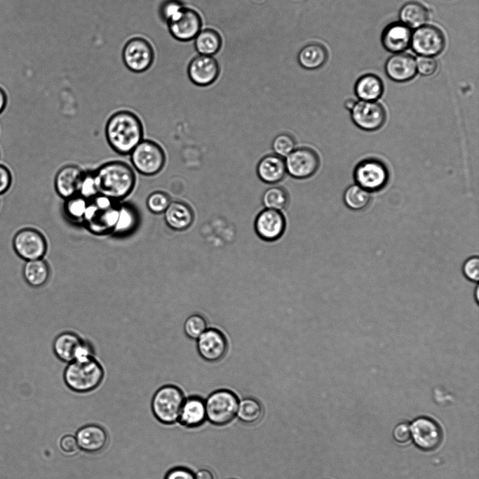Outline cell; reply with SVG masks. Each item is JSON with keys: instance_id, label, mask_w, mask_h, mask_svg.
I'll return each mask as SVG.
<instances>
[{"instance_id": "cell-44", "label": "cell", "mask_w": 479, "mask_h": 479, "mask_svg": "<svg viewBox=\"0 0 479 479\" xmlns=\"http://www.w3.org/2000/svg\"><path fill=\"white\" fill-rule=\"evenodd\" d=\"M392 435L396 442L400 444L407 442L411 439V431L410 424L400 422L393 428Z\"/></svg>"}, {"instance_id": "cell-39", "label": "cell", "mask_w": 479, "mask_h": 479, "mask_svg": "<svg viewBox=\"0 0 479 479\" xmlns=\"http://www.w3.org/2000/svg\"><path fill=\"white\" fill-rule=\"evenodd\" d=\"M295 146V138L287 133L277 135L272 142V148L275 154L283 158L292 152L296 148Z\"/></svg>"}, {"instance_id": "cell-52", "label": "cell", "mask_w": 479, "mask_h": 479, "mask_svg": "<svg viewBox=\"0 0 479 479\" xmlns=\"http://www.w3.org/2000/svg\"></svg>"}, {"instance_id": "cell-25", "label": "cell", "mask_w": 479, "mask_h": 479, "mask_svg": "<svg viewBox=\"0 0 479 479\" xmlns=\"http://www.w3.org/2000/svg\"><path fill=\"white\" fill-rule=\"evenodd\" d=\"M256 171L262 182L276 184L287 174L285 158L276 154L265 155L259 161Z\"/></svg>"}, {"instance_id": "cell-43", "label": "cell", "mask_w": 479, "mask_h": 479, "mask_svg": "<svg viewBox=\"0 0 479 479\" xmlns=\"http://www.w3.org/2000/svg\"><path fill=\"white\" fill-rule=\"evenodd\" d=\"M59 447L60 450L67 456H73L79 450L76 438L72 434L63 435L60 440Z\"/></svg>"}, {"instance_id": "cell-2", "label": "cell", "mask_w": 479, "mask_h": 479, "mask_svg": "<svg viewBox=\"0 0 479 479\" xmlns=\"http://www.w3.org/2000/svg\"><path fill=\"white\" fill-rule=\"evenodd\" d=\"M100 194L119 202L131 193L135 175L125 162L114 161L102 165L95 171Z\"/></svg>"}, {"instance_id": "cell-4", "label": "cell", "mask_w": 479, "mask_h": 479, "mask_svg": "<svg viewBox=\"0 0 479 479\" xmlns=\"http://www.w3.org/2000/svg\"><path fill=\"white\" fill-rule=\"evenodd\" d=\"M120 204L103 195L88 201L83 219L86 228L95 235L112 232L117 221Z\"/></svg>"}, {"instance_id": "cell-32", "label": "cell", "mask_w": 479, "mask_h": 479, "mask_svg": "<svg viewBox=\"0 0 479 479\" xmlns=\"http://www.w3.org/2000/svg\"><path fill=\"white\" fill-rule=\"evenodd\" d=\"M194 44L196 51L201 55L212 56L220 50L222 39L215 30L205 29L200 31L196 35Z\"/></svg>"}, {"instance_id": "cell-9", "label": "cell", "mask_w": 479, "mask_h": 479, "mask_svg": "<svg viewBox=\"0 0 479 479\" xmlns=\"http://www.w3.org/2000/svg\"><path fill=\"white\" fill-rule=\"evenodd\" d=\"M135 169L144 176H154L161 171L166 163V155L156 142L142 140L130 152Z\"/></svg>"}, {"instance_id": "cell-51", "label": "cell", "mask_w": 479, "mask_h": 479, "mask_svg": "<svg viewBox=\"0 0 479 479\" xmlns=\"http://www.w3.org/2000/svg\"><path fill=\"white\" fill-rule=\"evenodd\" d=\"M473 293H474V296H475L474 299H475L476 303L478 304V299H479V296H478V294H479V287H478V285L475 286V288L473 291Z\"/></svg>"}, {"instance_id": "cell-49", "label": "cell", "mask_w": 479, "mask_h": 479, "mask_svg": "<svg viewBox=\"0 0 479 479\" xmlns=\"http://www.w3.org/2000/svg\"><path fill=\"white\" fill-rule=\"evenodd\" d=\"M7 104V97L3 89L0 88V114H1L6 108Z\"/></svg>"}, {"instance_id": "cell-26", "label": "cell", "mask_w": 479, "mask_h": 479, "mask_svg": "<svg viewBox=\"0 0 479 479\" xmlns=\"http://www.w3.org/2000/svg\"><path fill=\"white\" fill-rule=\"evenodd\" d=\"M50 274L49 265L44 258L26 261L22 267L23 278L33 288L45 286Z\"/></svg>"}, {"instance_id": "cell-28", "label": "cell", "mask_w": 479, "mask_h": 479, "mask_svg": "<svg viewBox=\"0 0 479 479\" xmlns=\"http://www.w3.org/2000/svg\"><path fill=\"white\" fill-rule=\"evenodd\" d=\"M354 91L360 100L377 101L384 93V84L377 75L366 74L356 81Z\"/></svg>"}, {"instance_id": "cell-31", "label": "cell", "mask_w": 479, "mask_h": 479, "mask_svg": "<svg viewBox=\"0 0 479 479\" xmlns=\"http://www.w3.org/2000/svg\"><path fill=\"white\" fill-rule=\"evenodd\" d=\"M139 219L138 212L132 204H120L117 221L112 233L117 236L130 234L138 225Z\"/></svg>"}, {"instance_id": "cell-13", "label": "cell", "mask_w": 479, "mask_h": 479, "mask_svg": "<svg viewBox=\"0 0 479 479\" xmlns=\"http://www.w3.org/2000/svg\"><path fill=\"white\" fill-rule=\"evenodd\" d=\"M350 112L354 124L366 131L380 129L386 120V111L384 107L377 101L356 102Z\"/></svg>"}, {"instance_id": "cell-22", "label": "cell", "mask_w": 479, "mask_h": 479, "mask_svg": "<svg viewBox=\"0 0 479 479\" xmlns=\"http://www.w3.org/2000/svg\"><path fill=\"white\" fill-rule=\"evenodd\" d=\"M83 171L77 166L67 165L59 170L55 178V188L64 199L78 195Z\"/></svg>"}, {"instance_id": "cell-40", "label": "cell", "mask_w": 479, "mask_h": 479, "mask_svg": "<svg viewBox=\"0 0 479 479\" xmlns=\"http://www.w3.org/2000/svg\"><path fill=\"white\" fill-rule=\"evenodd\" d=\"M171 202L169 195L162 191H155L151 193L147 199V206L153 214H163Z\"/></svg>"}, {"instance_id": "cell-15", "label": "cell", "mask_w": 479, "mask_h": 479, "mask_svg": "<svg viewBox=\"0 0 479 479\" xmlns=\"http://www.w3.org/2000/svg\"><path fill=\"white\" fill-rule=\"evenodd\" d=\"M196 349L203 360L217 362L222 360L228 352V339L220 329L208 327L196 339Z\"/></svg>"}, {"instance_id": "cell-3", "label": "cell", "mask_w": 479, "mask_h": 479, "mask_svg": "<svg viewBox=\"0 0 479 479\" xmlns=\"http://www.w3.org/2000/svg\"><path fill=\"white\" fill-rule=\"evenodd\" d=\"M104 375L102 365L93 357L69 362L64 371L63 379L71 391L85 393L96 389L101 384Z\"/></svg>"}, {"instance_id": "cell-38", "label": "cell", "mask_w": 479, "mask_h": 479, "mask_svg": "<svg viewBox=\"0 0 479 479\" xmlns=\"http://www.w3.org/2000/svg\"><path fill=\"white\" fill-rule=\"evenodd\" d=\"M78 195L88 201L100 195L95 171L83 172Z\"/></svg>"}, {"instance_id": "cell-8", "label": "cell", "mask_w": 479, "mask_h": 479, "mask_svg": "<svg viewBox=\"0 0 479 479\" xmlns=\"http://www.w3.org/2000/svg\"><path fill=\"white\" fill-rule=\"evenodd\" d=\"M15 254L24 261L44 258L48 251V242L36 228L25 227L18 230L12 239Z\"/></svg>"}, {"instance_id": "cell-34", "label": "cell", "mask_w": 479, "mask_h": 479, "mask_svg": "<svg viewBox=\"0 0 479 479\" xmlns=\"http://www.w3.org/2000/svg\"><path fill=\"white\" fill-rule=\"evenodd\" d=\"M343 199L345 205L353 211L367 208L371 201V194L356 184L349 186L344 191Z\"/></svg>"}, {"instance_id": "cell-18", "label": "cell", "mask_w": 479, "mask_h": 479, "mask_svg": "<svg viewBox=\"0 0 479 479\" xmlns=\"http://www.w3.org/2000/svg\"><path fill=\"white\" fill-rule=\"evenodd\" d=\"M75 437L79 450L88 454L102 452L107 447L109 440L105 429L95 424H86L79 428Z\"/></svg>"}, {"instance_id": "cell-27", "label": "cell", "mask_w": 479, "mask_h": 479, "mask_svg": "<svg viewBox=\"0 0 479 479\" xmlns=\"http://www.w3.org/2000/svg\"><path fill=\"white\" fill-rule=\"evenodd\" d=\"M81 341V338L74 332L60 333L53 340V350L59 360L69 363L74 360Z\"/></svg>"}, {"instance_id": "cell-19", "label": "cell", "mask_w": 479, "mask_h": 479, "mask_svg": "<svg viewBox=\"0 0 479 479\" xmlns=\"http://www.w3.org/2000/svg\"><path fill=\"white\" fill-rule=\"evenodd\" d=\"M384 70L391 80L405 82L412 79L417 73V62L415 58L408 53H394L387 59Z\"/></svg>"}, {"instance_id": "cell-14", "label": "cell", "mask_w": 479, "mask_h": 479, "mask_svg": "<svg viewBox=\"0 0 479 479\" xmlns=\"http://www.w3.org/2000/svg\"><path fill=\"white\" fill-rule=\"evenodd\" d=\"M410 426L411 438L419 450L433 451L440 446L443 432L436 421L427 416H419L414 419Z\"/></svg>"}, {"instance_id": "cell-20", "label": "cell", "mask_w": 479, "mask_h": 479, "mask_svg": "<svg viewBox=\"0 0 479 479\" xmlns=\"http://www.w3.org/2000/svg\"><path fill=\"white\" fill-rule=\"evenodd\" d=\"M219 74V65L212 56L200 55L195 57L188 67L191 81L198 86H208L215 81Z\"/></svg>"}, {"instance_id": "cell-23", "label": "cell", "mask_w": 479, "mask_h": 479, "mask_svg": "<svg viewBox=\"0 0 479 479\" xmlns=\"http://www.w3.org/2000/svg\"><path fill=\"white\" fill-rule=\"evenodd\" d=\"M206 420L204 400L198 395L185 398L177 422L187 428H196Z\"/></svg>"}, {"instance_id": "cell-36", "label": "cell", "mask_w": 479, "mask_h": 479, "mask_svg": "<svg viewBox=\"0 0 479 479\" xmlns=\"http://www.w3.org/2000/svg\"><path fill=\"white\" fill-rule=\"evenodd\" d=\"M88 204V200L76 195L66 199L64 210L67 216L72 221L83 222Z\"/></svg>"}, {"instance_id": "cell-48", "label": "cell", "mask_w": 479, "mask_h": 479, "mask_svg": "<svg viewBox=\"0 0 479 479\" xmlns=\"http://www.w3.org/2000/svg\"><path fill=\"white\" fill-rule=\"evenodd\" d=\"M195 479H215L213 473L208 468H201L195 473Z\"/></svg>"}, {"instance_id": "cell-24", "label": "cell", "mask_w": 479, "mask_h": 479, "mask_svg": "<svg viewBox=\"0 0 479 479\" xmlns=\"http://www.w3.org/2000/svg\"><path fill=\"white\" fill-rule=\"evenodd\" d=\"M167 225L175 231H184L190 228L194 221L192 208L182 201L171 202L163 212Z\"/></svg>"}, {"instance_id": "cell-42", "label": "cell", "mask_w": 479, "mask_h": 479, "mask_svg": "<svg viewBox=\"0 0 479 479\" xmlns=\"http://www.w3.org/2000/svg\"><path fill=\"white\" fill-rule=\"evenodd\" d=\"M416 62L417 71L422 76L433 74L438 67L437 62L433 57L419 56Z\"/></svg>"}, {"instance_id": "cell-47", "label": "cell", "mask_w": 479, "mask_h": 479, "mask_svg": "<svg viewBox=\"0 0 479 479\" xmlns=\"http://www.w3.org/2000/svg\"><path fill=\"white\" fill-rule=\"evenodd\" d=\"M12 181L13 176L10 169L6 165L0 164V196L10 189Z\"/></svg>"}, {"instance_id": "cell-50", "label": "cell", "mask_w": 479, "mask_h": 479, "mask_svg": "<svg viewBox=\"0 0 479 479\" xmlns=\"http://www.w3.org/2000/svg\"><path fill=\"white\" fill-rule=\"evenodd\" d=\"M356 103V101L353 99H348L345 101V107L349 111L353 108Z\"/></svg>"}, {"instance_id": "cell-7", "label": "cell", "mask_w": 479, "mask_h": 479, "mask_svg": "<svg viewBox=\"0 0 479 479\" xmlns=\"http://www.w3.org/2000/svg\"><path fill=\"white\" fill-rule=\"evenodd\" d=\"M389 176L386 164L375 157L360 160L353 171L355 184L370 192L382 190L387 185Z\"/></svg>"}, {"instance_id": "cell-11", "label": "cell", "mask_w": 479, "mask_h": 479, "mask_svg": "<svg viewBox=\"0 0 479 479\" xmlns=\"http://www.w3.org/2000/svg\"><path fill=\"white\" fill-rule=\"evenodd\" d=\"M125 65L134 72L147 70L154 60V51L151 43L141 37L129 39L125 44L123 53Z\"/></svg>"}, {"instance_id": "cell-5", "label": "cell", "mask_w": 479, "mask_h": 479, "mask_svg": "<svg viewBox=\"0 0 479 479\" xmlns=\"http://www.w3.org/2000/svg\"><path fill=\"white\" fill-rule=\"evenodd\" d=\"M184 399L180 388L173 384L164 385L152 397L151 412L160 423L164 425L175 424L178 421Z\"/></svg>"}, {"instance_id": "cell-46", "label": "cell", "mask_w": 479, "mask_h": 479, "mask_svg": "<svg viewBox=\"0 0 479 479\" xmlns=\"http://www.w3.org/2000/svg\"><path fill=\"white\" fill-rule=\"evenodd\" d=\"M182 7V3L177 0H167L161 6V15L168 21Z\"/></svg>"}, {"instance_id": "cell-30", "label": "cell", "mask_w": 479, "mask_h": 479, "mask_svg": "<svg viewBox=\"0 0 479 479\" xmlns=\"http://www.w3.org/2000/svg\"><path fill=\"white\" fill-rule=\"evenodd\" d=\"M328 59V51L318 43H311L302 48L298 55L299 64L306 69L313 70L323 66Z\"/></svg>"}, {"instance_id": "cell-45", "label": "cell", "mask_w": 479, "mask_h": 479, "mask_svg": "<svg viewBox=\"0 0 479 479\" xmlns=\"http://www.w3.org/2000/svg\"><path fill=\"white\" fill-rule=\"evenodd\" d=\"M163 479H195L194 473L184 466H176L169 469Z\"/></svg>"}, {"instance_id": "cell-37", "label": "cell", "mask_w": 479, "mask_h": 479, "mask_svg": "<svg viewBox=\"0 0 479 479\" xmlns=\"http://www.w3.org/2000/svg\"><path fill=\"white\" fill-rule=\"evenodd\" d=\"M208 328L207 320L201 314L191 315L184 323V332L191 339L196 340Z\"/></svg>"}, {"instance_id": "cell-10", "label": "cell", "mask_w": 479, "mask_h": 479, "mask_svg": "<svg viewBox=\"0 0 479 479\" xmlns=\"http://www.w3.org/2000/svg\"><path fill=\"white\" fill-rule=\"evenodd\" d=\"M287 173L296 179H306L318 170L321 159L316 150L309 147L295 148L285 157Z\"/></svg>"}, {"instance_id": "cell-17", "label": "cell", "mask_w": 479, "mask_h": 479, "mask_svg": "<svg viewBox=\"0 0 479 479\" xmlns=\"http://www.w3.org/2000/svg\"><path fill=\"white\" fill-rule=\"evenodd\" d=\"M167 22L171 35L180 41L194 39L201 31V19L198 13L184 6Z\"/></svg>"}, {"instance_id": "cell-35", "label": "cell", "mask_w": 479, "mask_h": 479, "mask_svg": "<svg viewBox=\"0 0 479 479\" xmlns=\"http://www.w3.org/2000/svg\"><path fill=\"white\" fill-rule=\"evenodd\" d=\"M289 194L283 187L272 186L263 193L262 201L267 209L282 211L289 204Z\"/></svg>"}, {"instance_id": "cell-1", "label": "cell", "mask_w": 479, "mask_h": 479, "mask_svg": "<svg viewBox=\"0 0 479 479\" xmlns=\"http://www.w3.org/2000/svg\"><path fill=\"white\" fill-rule=\"evenodd\" d=\"M105 134L109 145L115 152L128 155L142 140L143 126L134 113L119 111L108 119Z\"/></svg>"}, {"instance_id": "cell-33", "label": "cell", "mask_w": 479, "mask_h": 479, "mask_svg": "<svg viewBox=\"0 0 479 479\" xmlns=\"http://www.w3.org/2000/svg\"><path fill=\"white\" fill-rule=\"evenodd\" d=\"M263 407L259 401L254 398H245L238 401L236 416L245 424H253L260 420Z\"/></svg>"}, {"instance_id": "cell-12", "label": "cell", "mask_w": 479, "mask_h": 479, "mask_svg": "<svg viewBox=\"0 0 479 479\" xmlns=\"http://www.w3.org/2000/svg\"><path fill=\"white\" fill-rule=\"evenodd\" d=\"M445 37L440 29L432 25H424L412 34L410 45L420 56L434 57L445 46Z\"/></svg>"}, {"instance_id": "cell-29", "label": "cell", "mask_w": 479, "mask_h": 479, "mask_svg": "<svg viewBox=\"0 0 479 479\" xmlns=\"http://www.w3.org/2000/svg\"><path fill=\"white\" fill-rule=\"evenodd\" d=\"M429 18V13L426 7L415 1L405 3L399 11L400 22L410 29H416L426 25Z\"/></svg>"}, {"instance_id": "cell-41", "label": "cell", "mask_w": 479, "mask_h": 479, "mask_svg": "<svg viewBox=\"0 0 479 479\" xmlns=\"http://www.w3.org/2000/svg\"><path fill=\"white\" fill-rule=\"evenodd\" d=\"M463 275L470 282L477 283L479 280V257L473 255L467 258L462 264Z\"/></svg>"}, {"instance_id": "cell-6", "label": "cell", "mask_w": 479, "mask_h": 479, "mask_svg": "<svg viewBox=\"0 0 479 479\" xmlns=\"http://www.w3.org/2000/svg\"><path fill=\"white\" fill-rule=\"evenodd\" d=\"M204 401L206 419L212 425L225 426L236 418L239 400L232 391L217 389L212 392Z\"/></svg>"}, {"instance_id": "cell-16", "label": "cell", "mask_w": 479, "mask_h": 479, "mask_svg": "<svg viewBox=\"0 0 479 479\" xmlns=\"http://www.w3.org/2000/svg\"><path fill=\"white\" fill-rule=\"evenodd\" d=\"M254 228L261 240L274 242L283 235L286 228V219L281 211L264 208L257 215Z\"/></svg>"}, {"instance_id": "cell-21", "label": "cell", "mask_w": 479, "mask_h": 479, "mask_svg": "<svg viewBox=\"0 0 479 479\" xmlns=\"http://www.w3.org/2000/svg\"><path fill=\"white\" fill-rule=\"evenodd\" d=\"M412 34L411 29L403 23L393 22L383 31L382 44L391 53H402L410 45Z\"/></svg>"}]
</instances>
